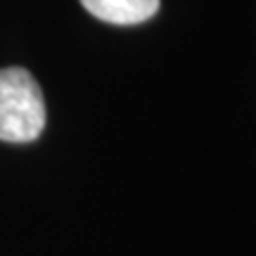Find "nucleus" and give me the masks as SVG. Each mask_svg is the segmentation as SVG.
<instances>
[{"label":"nucleus","instance_id":"nucleus-1","mask_svg":"<svg viewBox=\"0 0 256 256\" xmlns=\"http://www.w3.org/2000/svg\"><path fill=\"white\" fill-rule=\"evenodd\" d=\"M46 128V100L36 78L22 69H0V140L34 142Z\"/></svg>","mask_w":256,"mask_h":256},{"label":"nucleus","instance_id":"nucleus-2","mask_svg":"<svg viewBox=\"0 0 256 256\" xmlns=\"http://www.w3.org/2000/svg\"><path fill=\"white\" fill-rule=\"evenodd\" d=\"M81 5L107 24L130 26L152 17L159 10V0H81Z\"/></svg>","mask_w":256,"mask_h":256}]
</instances>
